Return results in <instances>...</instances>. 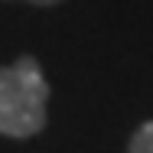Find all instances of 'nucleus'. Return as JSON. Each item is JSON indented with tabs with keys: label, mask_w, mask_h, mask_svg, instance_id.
<instances>
[{
	"label": "nucleus",
	"mask_w": 153,
	"mask_h": 153,
	"mask_svg": "<svg viewBox=\"0 0 153 153\" xmlns=\"http://www.w3.org/2000/svg\"><path fill=\"white\" fill-rule=\"evenodd\" d=\"M49 82L33 56H20L13 65H0V134L33 137L46 127Z\"/></svg>",
	"instance_id": "obj_1"
},
{
	"label": "nucleus",
	"mask_w": 153,
	"mask_h": 153,
	"mask_svg": "<svg viewBox=\"0 0 153 153\" xmlns=\"http://www.w3.org/2000/svg\"><path fill=\"white\" fill-rule=\"evenodd\" d=\"M130 153H153V121H147L130 140Z\"/></svg>",
	"instance_id": "obj_2"
},
{
	"label": "nucleus",
	"mask_w": 153,
	"mask_h": 153,
	"mask_svg": "<svg viewBox=\"0 0 153 153\" xmlns=\"http://www.w3.org/2000/svg\"><path fill=\"white\" fill-rule=\"evenodd\" d=\"M26 3H36V7H52V3H59V0H26Z\"/></svg>",
	"instance_id": "obj_3"
}]
</instances>
